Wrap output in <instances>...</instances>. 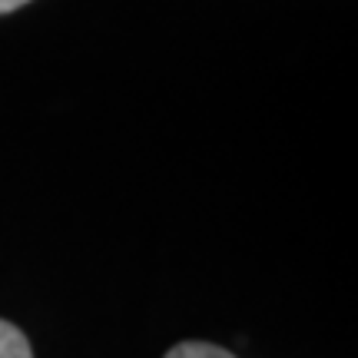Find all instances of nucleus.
Returning <instances> with one entry per match:
<instances>
[{
    "instance_id": "nucleus-2",
    "label": "nucleus",
    "mask_w": 358,
    "mask_h": 358,
    "mask_svg": "<svg viewBox=\"0 0 358 358\" xmlns=\"http://www.w3.org/2000/svg\"><path fill=\"white\" fill-rule=\"evenodd\" d=\"M166 358H236L226 348L213 345V342H179L166 352Z\"/></svg>"
},
{
    "instance_id": "nucleus-1",
    "label": "nucleus",
    "mask_w": 358,
    "mask_h": 358,
    "mask_svg": "<svg viewBox=\"0 0 358 358\" xmlns=\"http://www.w3.org/2000/svg\"><path fill=\"white\" fill-rule=\"evenodd\" d=\"M0 358H34V348L27 342V335L13 322L0 319Z\"/></svg>"
},
{
    "instance_id": "nucleus-3",
    "label": "nucleus",
    "mask_w": 358,
    "mask_h": 358,
    "mask_svg": "<svg viewBox=\"0 0 358 358\" xmlns=\"http://www.w3.org/2000/svg\"><path fill=\"white\" fill-rule=\"evenodd\" d=\"M24 3H30V0H0V17H3V13H13V10H20Z\"/></svg>"
}]
</instances>
